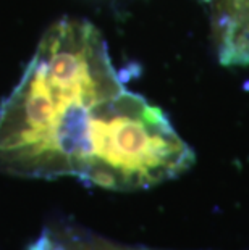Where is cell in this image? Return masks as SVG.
Wrapping results in <instances>:
<instances>
[{
    "label": "cell",
    "mask_w": 249,
    "mask_h": 250,
    "mask_svg": "<svg viewBox=\"0 0 249 250\" xmlns=\"http://www.w3.org/2000/svg\"><path fill=\"white\" fill-rule=\"evenodd\" d=\"M123 87L96 26L57 21L0 105V173L79 179L92 116Z\"/></svg>",
    "instance_id": "obj_1"
},
{
    "label": "cell",
    "mask_w": 249,
    "mask_h": 250,
    "mask_svg": "<svg viewBox=\"0 0 249 250\" xmlns=\"http://www.w3.org/2000/svg\"><path fill=\"white\" fill-rule=\"evenodd\" d=\"M97 250H146V249H126V247H116L112 246V244H107V242H99V247Z\"/></svg>",
    "instance_id": "obj_3"
},
{
    "label": "cell",
    "mask_w": 249,
    "mask_h": 250,
    "mask_svg": "<svg viewBox=\"0 0 249 250\" xmlns=\"http://www.w3.org/2000/svg\"><path fill=\"white\" fill-rule=\"evenodd\" d=\"M222 65H249V0H203Z\"/></svg>",
    "instance_id": "obj_2"
}]
</instances>
